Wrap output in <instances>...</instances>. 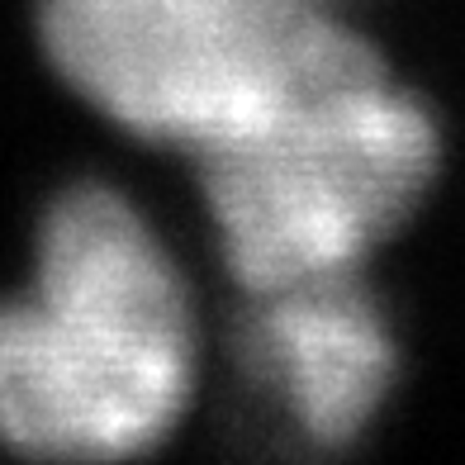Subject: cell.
I'll return each mask as SVG.
<instances>
[{
  "label": "cell",
  "mask_w": 465,
  "mask_h": 465,
  "mask_svg": "<svg viewBox=\"0 0 465 465\" xmlns=\"http://www.w3.org/2000/svg\"><path fill=\"white\" fill-rule=\"evenodd\" d=\"M200 385V319L153 219L76 181L38 219L25 290L0 300V447L34 460H134Z\"/></svg>",
  "instance_id": "cell-1"
},
{
  "label": "cell",
  "mask_w": 465,
  "mask_h": 465,
  "mask_svg": "<svg viewBox=\"0 0 465 465\" xmlns=\"http://www.w3.org/2000/svg\"><path fill=\"white\" fill-rule=\"evenodd\" d=\"M195 166L232 285L266 294L356 276L428 195L441 134L375 57Z\"/></svg>",
  "instance_id": "cell-2"
},
{
  "label": "cell",
  "mask_w": 465,
  "mask_h": 465,
  "mask_svg": "<svg viewBox=\"0 0 465 465\" xmlns=\"http://www.w3.org/2000/svg\"><path fill=\"white\" fill-rule=\"evenodd\" d=\"M38 44L114 129L190 157L380 57L319 0H38Z\"/></svg>",
  "instance_id": "cell-3"
},
{
  "label": "cell",
  "mask_w": 465,
  "mask_h": 465,
  "mask_svg": "<svg viewBox=\"0 0 465 465\" xmlns=\"http://www.w3.org/2000/svg\"><path fill=\"white\" fill-rule=\"evenodd\" d=\"M238 366L271 428L294 447L347 451L371 428L399 375V342L361 271L247 294Z\"/></svg>",
  "instance_id": "cell-4"
},
{
  "label": "cell",
  "mask_w": 465,
  "mask_h": 465,
  "mask_svg": "<svg viewBox=\"0 0 465 465\" xmlns=\"http://www.w3.org/2000/svg\"><path fill=\"white\" fill-rule=\"evenodd\" d=\"M319 5H337V0H319Z\"/></svg>",
  "instance_id": "cell-5"
}]
</instances>
